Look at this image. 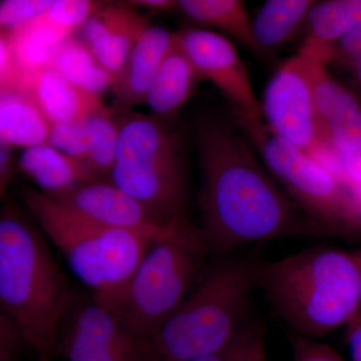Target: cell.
<instances>
[{
	"label": "cell",
	"mask_w": 361,
	"mask_h": 361,
	"mask_svg": "<svg viewBox=\"0 0 361 361\" xmlns=\"http://www.w3.org/2000/svg\"><path fill=\"white\" fill-rule=\"evenodd\" d=\"M202 225L211 254L229 255L242 246L296 236H332L293 203L269 174L236 120L199 121Z\"/></svg>",
	"instance_id": "cell-1"
},
{
	"label": "cell",
	"mask_w": 361,
	"mask_h": 361,
	"mask_svg": "<svg viewBox=\"0 0 361 361\" xmlns=\"http://www.w3.org/2000/svg\"><path fill=\"white\" fill-rule=\"evenodd\" d=\"M256 287L292 334L322 338L361 311V252L329 245L257 262Z\"/></svg>",
	"instance_id": "cell-2"
},
{
	"label": "cell",
	"mask_w": 361,
	"mask_h": 361,
	"mask_svg": "<svg viewBox=\"0 0 361 361\" xmlns=\"http://www.w3.org/2000/svg\"><path fill=\"white\" fill-rule=\"evenodd\" d=\"M75 299L42 233L18 207L6 204L0 216V312L18 323L37 355L54 358Z\"/></svg>",
	"instance_id": "cell-3"
},
{
	"label": "cell",
	"mask_w": 361,
	"mask_h": 361,
	"mask_svg": "<svg viewBox=\"0 0 361 361\" xmlns=\"http://www.w3.org/2000/svg\"><path fill=\"white\" fill-rule=\"evenodd\" d=\"M216 257L179 307L147 341L148 361H191L215 355L251 324L257 261L230 254Z\"/></svg>",
	"instance_id": "cell-4"
},
{
	"label": "cell",
	"mask_w": 361,
	"mask_h": 361,
	"mask_svg": "<svg viewBox=\"0 0 361 361\" xmlns=\"http://www.w3.org/2000/svg\"><path fill=\"white\" fill-rule=\"evenodd\" d=\"M211 255L200 227L174 221L153 242L125 290L108 308L149 341L185 300Z\"/></svg>",
	"instance_id": "cell-5"
},
{
	"label": "cell",
	"mask_w": 361,
	"mask_h": 361,
	"mask_svg": "<svg viewBox=\"0 0 361 361\" xmlns=\"http://www.w3.org/2000/svg\"><path fill=\"white\" fill-rule=\"evenodd\" d=\"M20 196L47 236L65 256L73 274L109 307L125 290L156 239L90 224L61 212L39 190L20 188Z\"/></svg>",
	"instance_id": "cell-6"
},
{
	"label": "cell",
	"mask_w": 361,
	"mask_h": 361,
	"mask_svg": "<svg viewBox=\"0 0 361 361\" xmlns=\"http://www.w3.org/2000/svg\"><path fill=\"white\" fill-rule=\"evenodd\" d=\"M109 180L161 222L185 219L186 165L172 120L126 110Z\"/></svg>",
	"instance_id": "cell-7"
},
{
	"label": "cell",
	"mask_w": 361,
	"mask_h": 361,
	"mask_svg": "<svg viewBox=\"0 0 361 361\" xmlns=\"http://www.w3.org/2000/svg\"><path fill=\"white\" fill-rule=\"evenodd\" d=\"M272 177L311 220L332 236L361 232V211L346 183L314 158L277 137L263 123L236 118Z\"/></svg>",
	"instance_id": "cell-8"
},
{
	"label": "cell",
	"mask_w": 361,
	"mask_h": 361,
	"mask_svg": "<svg viewBox=\"0 0 361 361\" xmlns=\"http://www.w3.org/2000/svg\"><path fill=\"white\" fill-rule=\"evenodd\" d=\"M320 61L301 51L285 61L268 82L261 104L268 129L310 156L326 146L314 102Z\"/></svg>",
	"instance_id": "cell-9"
},
{
	"label": "cell",
	"mask_w": 361,
	"mask_h": 361,
	"mask_svg": "<svg viewBox=\"0 0 361 361\" xmlns=\"http://www.w3.org/2000/svg\"><path fill=\"white\" fill-rule=\"evenodd\" d=\"M59 355L66 361H148L147 341L94 298L77 297L61 325Z\"/></svg>",
	"instance_id": "cell-10"
},
{
	"label": "cell",
	"mask_w": 361,
	"mask_h": 361,
	"mask_svg": "<svg viewBox=\"0 0 361 361\" xmlns=\"http://www.w3.org/2000/svg\"><path fill=\"white\" fill-rule=\"evenodd\" d=\"M203 80L212 82L234 108L236 118L263 123L262 106L255 96L248 71L230 40L202 28L178 32Z\"/></svg>",
	"instance_id": "cell-11"
},
{
	"label": "cell",
	"mask_w": 361,
	"mask_h": 361,
	"mask_svg": "<svg viewBox=\"0 0 361 361\" xmlns=\"http://www.w3.org/2000/svg\"><path fill=\"white\" fill-rule=\"evenodd\" d=\"M44 194V193H42ZM61 212L101 227L158 239L168 226L111 180H97L59 194H44Z\"/></svg>",
	"instance_id": "cell-12"
},
{
	"label": "cell",
	"mask_w": 361,
	"mask_h": 361,
	"mask_svg": "<svg viewBox=\"0 0 361 361\" xmlns=\"http://www.w3.org/2000/svg\"><path fill=\"white\" fill-rule=\"evenodd\" d=\"M126 2H104L80 30L97 61L118 77L126 59L149 27L148 20Z\"/></svg>",
	"instance_id": "cell-13"
},
{
	"label": "cell",
	"mask_w": 361,
	"mask_h": 361,
	"mask_svg": "<svg viewBox=\"0 0 361 361\" xmlns=\"http://www.w3.org/2000/svg\"><path fill=\"white\" fill-rule=\"evenodd\" d=\"M20 90L52 123L85 122L106 106L101 94L73 84L49 65L25 71Z\"/></svg>",
	"instance_id": "cell-14"
},
{
	"label": "cell",
	"mask_w": 361,
	"mask_h": 361,
	"mask_svg": "<svg viewBox=\"0 0 361 361\" xmlns=\"http://www.w3.org/2000/svg\"><path fill=\"white\" fill-rule=\"evenodd\" d=\"M326 66L318 63L314 80L316 111L325 144L336 153L360 149L361 102L329 75Z\"/></svg>",
	"instance_id": "cell-15"
},
{
	"label": "cell",
	"mask_w": 361,
	"mask_h": 361,
	"mask_svg": "<svg viewBox=\"0 0 361 361\" xmlns=\"http://www.w3.org/2000/svg\"><path fill=\"white\" fill-rule=\"evenodd\" d=\"M174 33L160 26H149L126 59L113 90L115 103L125 109L146 104Z\"/></svg>",
	"instance_id": "cell-16"
},
{
	"label": "cell",
	"mask_w": 361,
	"mask_h": 361,
	"mask_svg": "<svg viewBox=\"0 0 361 361\" xmlns=\"http://www.w3.org/2000/svg\"><path fill=\"white\" fill-rule=\"evenodd\" d=\"M202 80L203 78L187 54L179 35L174 33L172 44L147 97L146 104L151 109L152 115L173 120Z\"/></svg>",
	"instance_id": "cell-17"
},
{
	"label": "cell",
	"mask_w": 361,
	"mask_h": 361,
	"mask_svg": "<svg viewBox=\"0 0 361 361\" xmlns=\"http://www.w3.org/2000/svg\"><path fill=\"white\" fill-rule=\"evenodd\" d=\"M18 171L44 194L63 193L106 180L85 161L63 155L47 144L25 149L18 160Z\"/></svg>",
	"instance_id": "cell-18"
},
{
	"label": "cell",
	"mask_w": 361,
	"mask_h": 361,
	"mask_svg": "<svg viewBox=\"0 0 361 361\" xmlns=\"http://www.w3.org/2000/svg\"><path fill=\"white\" fill-rule=\"evenodd\" d=\"M361 21V0L317 1L306 20L300 51L329 63L334 45Z\"/></svg>",
	"instance_id": "cell-19"
},
{
	"label": "cell",
	"mask_w": 361,
	"mask_h": 361,
	"mask_svg": "<svg viewBox=\"0 0 361 361\" xmlns=\"http://www.w3.org/2000/svg\"><path fill=\"white\" fill-rule=\"evenodd\" d=\"M52 123L23 90L0 92V139L20 148L47 144Z\"/></svg>",
	"instance_id": "cell-20"
},
{
	"label": "cell",
	"mask_w": 361,
	"mask_h": 361,
	"mask_svg": "<svg viewBox=\"0 0 361 361\" xmlns=\"http://www.w3.org/2000/svg\"><path fill=\"white\" fill-rule=\"evenodd\" d=\"M178 11L198 25L226 33L258 56H268L256 42L252 21L243 1L179 0Z\"/></svg>",
	"instance_id": "cell-21"
},
{
	"label": "cell",
	"mask_w": 361,
	"mask_h": 361,
	"mask_svg": "<svg viewBox=\"0 0 361 361\" xmlns=\"http://www.w3.org/2000/svg\"><path fill=\"white\" fill-rule=\"evenodd\" d=\"M314 0H268L252 20L256 42L269 56L273 49L288 42L306 25Z\"/></svg>",
	"instance_id": "cell-22"
},
{
	"label": "cell",
	"mask_w": 361,
	"mask_h": 361,
	"mask_svg": "<svg viewBox=\"0 0 361 361\" xmlns=\"http://www.w3.org/2000/svg\"><path fill=\"white\" fill-rule=\"evenodd\" d=\"M49 65L73 84L99 94L116 82L82 39L71 37L61 42L52 52Z\"/></svg>",
	"instance_id": "cell-23"
},
{
	"label": "cell",
	"mask_w": 361,
	"mask_h": 361,
	"mask_svg": "<svg viewBox=\"0 0 361 361\" xmlns=\"http://www.w3.org/2000/svg\"><path fill=\"white\" fill-rule=\"evenodd\" d=\"M6 33L23 73L49 65L54 49L73 35L52 23L44 13Z\"/></svg>",
	"instance_id": "cell-24"
},
{
	"label": "cell",
	"mask_w": 361,
	"mask_h": 361,
	"mask_svg": "<svg viewBox=\"0 0 361 361\" xmlns=\"http://www.w3.org/2000/svg\"><path fill=\"white\" fill-rule=\"evenodd\" d=\"M126 110L127 109L115 103L111 106H104L87 120V164L106 180H109L115 166L118 135Z\"/></svg>",
	"instance_id": "cell-25"
},
{
	"label": "cell",
	"mask_w": 361,
	"mask_h": 361,
	"mask_svg": "<svg viewBox=\"0 0 361 361\" xmlns=\"http://www.w3.org/2000/svg\"><path fill=\"white\" fill-rule=\"evenodd\" d=\"M104 4L92 0H54L44 14L52 23L73 35Z\"/></svg>",
	"instance_id": "cell-26"
},
{
	"label": "cell",
	"mask_w": 361,
	"mask_h": 361,
	"mask_svg": "<svg viewBox=\"0 0 361 361\" xmlns=\"http://www.w3.org/2000/svg\"><path fill=\"white\" fill-rule=\"evenodd\" d=\"M47 145L58 149L63 155L87 164L89 135L87 121L80 123H54Z\"/></svg>",
	"instance_id": "cell-27"
},
{
	"label": "cell",
	"mask_w": 361,
	"mask_h": 361,
	"mask_svg": "<svg viewBox=\"0 0 361 361\" xmlns=\"http://www.w3.org/2000/svg\"><path fill=\"white\" fill-rule=\"evenodd\" d=\"M54 0H2L0 2V27L9 32L42 16Z\"/></svg>",
	"instance_id": "cell-28"
},
{
	"label": "cell",
	"mask_w": 361,
	"mask_h": 361,
	"mask_svg": "<svg viewBox=\"0 0 361 361\" xmlns=\"http://www.w3.org/2000/svg\"><path fill=\"white\" fill-rule=\"evenodd\" d=\"M25 346H30L18 323L0 312V361H18Z\"/></svg>",
	"instance_id": "cell-29"
},
{
	"label": "cell",
	"mask_w": 361,
	"mask_h": 361,
	"mask_svg": "<svg viewBox=\"0 0 361 361\" xmlns=\"http://www.w3.org/2000/svg\"><path fill=\"white\" fill-rule=\"evenodd\" d=\"M252 322L240 336L232 361H266L265 332Z\"/></svg>",
	"instance_id": "cell-30"
},
{
	"label": "cell",
	"mask_w": 361,
	"mask_h": 361,
	"mask_svg": "<svg viewBox=\"0 0 361 361\" xmlns=\"http://www.w3.org/2000/svg\"><path fill=\"white\" fill-rule=\"evenodd\" d=\"M294 361H345L334 348L315 339L291 334Z\"/></svg>",
	"instance_id": "cell-31"
},
{
	"label": "cell",
	"mask_w": 361,
	"mask_h": 361,
	"mask_svg": "<svg viewBox=\"0 0 361 361\" xmlns=\"http://www.w3.org/2000/svg\"><path fill=\"white\" fill-rule=\"evenodd\" d=\"M361 56V21L336 45L330 63L348 68L353 61Z\"/></svg>",
	"instance_id": "cell-32"
},
{
	"label": "cell",
	"mask_w": 361,
	"mask_h": 361,
	"mask_svg": "<svg viewBox=\"0 0 361 361\" xmlns=\"http://www.w3.org/2000/svg\"><path fill=\"white\" fill-rule=\"evenodd\" d=\"M336 156L342 180L349 188L361 189V149L341 152Z\"/></svg>",
	"instance_id": "cell-33"
},
{
	"label": "cell",
	"mask_w": 361,
	"mask_h": 361,
	"mask_svg": "<svg viewBox=\"0 0 361 361\" xmlns=\"http://www.w3.org/2000/svg\"><path fill=\"white\" fill-rule=\"evenodd\" d=\"M13 146L0 139V196L6 197L7 189L18 171V160L14 156Z\"/></svg>",
	"instance_id": "cell-34"
},
{
	"label": "cell",
	"mask_w": 361,
	"mask_h": 361,
	"mask_svg": "<svg viewBox=\"0 0 361 361\" xmlns=\"http://www.w3.org/2000/svg\"><path fill=\"white\" fill-rule=\"evenodd\" d=\"M346 326V339L351 361H361V311Z\"/></svg>",
	"instance_id": "cell-35"
},
{
	"label": "cell",
	"mask_w": 361,
	"mask_h": 361,
	"mask_svg": "<svg viewBox=\"0 0 361 361\" xmlns=\"http://www.w3.org/2000/svg\"><path fill=\"white\" fill-rule=\"evenodd\" d=\"M127 2L134 7H144V8L157 11L169 13V11H178V1H173V0H134V1Z\"/></svg>",
	"instance_id": "cell-36"
},
{
	"label": "cell",
	"mask_w": 361,
	"mask_h": 361,
	"mask_svg": "<svg viewBox=\"0 0 361 361\" xmlns=\"http://www.w3.org/2000/svg\"><path fill=\"white\" fill-rule=\"evenodd\" d=\"M240 336L237 338V341L233 342L231 345H230L229 348L224 349V350L215 353V355L203 356V357L197 358V360L191 361H232L233 355H234L235 349H236Z\"/></svg>",
	"instance_id": "cell-37"
},
{
	"label": "cell",
	"mask_w": 361,
	"mask_h": 361,
	"mask_svg": "<svg viewBox=\"0 0 361 361\" xmlns=\"http://www.w3.org/2000/svg\"><path fill=\"white\" fill-rule=\"evenodd\" d=\"M351 75V84L358 94H361V56L356 59L348 66Z\"/></svg>",
	"instance_id": "cell-38"
},
{
	"label": "cell",
	"mask_w": 361,
	"mask_h": 361,
	"mask_svg": "<svg viewBox=\"0 0 361 361\" xmlns=\"http://www.w3.org/2000/svg\"><path fill=\"white\" fill-rule=\"evenodd\" d=\"M52 357H49V356H39L37 358V361H51Z\"/></svg>",
	"instance_id": "cell-39"
}]
</instances>
